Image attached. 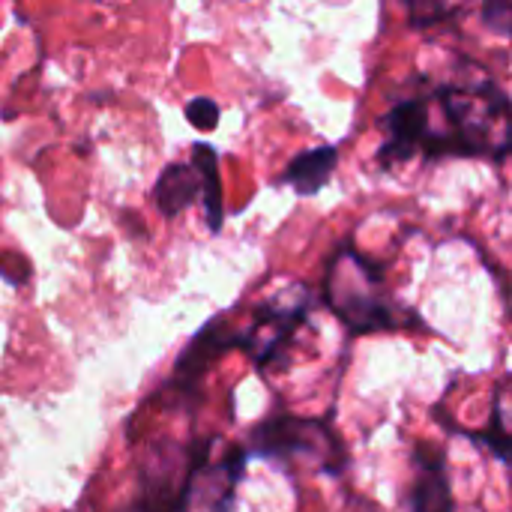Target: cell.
I'll return each instance as SVG.
<instances>
[{"instance_id":"cell-9","label":"cell","mask_w":512,"mask_h":512,"mask_svg":"<svg viewBox=\"0 0 512 512\" xmlns=\"http://www.w3.org/2000/svg\"><path fill=\"white\" fill-rule=\"evenodd\" d=\"M192 165L198 168L201 177V198H204V213L210 231L222 228L225 204H222V180H219V156L210 144H195L192 150Z\"/></svg>"},{"instance_id":"cell-2","label":"cell","mask_w":512,"mask_h":512,"mask_svg":"<svg viewBox=\"0 0 512 512\" xmlns=\"http://www.w3.org/2000/svg\"><path fill=\"white\" fill-rule=\"evenodd\" d=\"M324 303L357 336L396 330L408 321L387 297L381 270L351 246H342L327 264Z\"/></svg>"},{"instance_id":"cell-7","label":"cell","mask_w":512,"mask_h":512,"mask_svg":"<svg viewBox=\"0 0 512 512\" xmlns=\"http://www.w3.org/2000/svg\"><path fill=\"white\" fill-rule=\"evenodd\" d=\"M198 195H201V177L192 162L168 165L156 180V207L162 210V216H180Z\"/></svg>"},{"instance_id":"cell-6","label":"cell","mask_w":512,"mask_h":512,"mask_svg":"<svg viewBox=\"0 0 512 512\" xmlns=\"http://www.w3.org/2000/svg\"><path fill=\"white\" fill-rule=\"evenodd\" d=\"M336 162H339V150L336 147H312V150H303L285 168L282 183H288L297 195H315L333 177Z\"/></svg>"},{"instance_id":"cell-11","label":"cell","mask_w":512,"mask_h":512,"mask_svg":"<svg viewBox=\"0 0 512 512\" xmlns=\"http://www.w3.org/2000/svg\"><path fill=\"white\" fill-rule=\"evenodd\" d=\"M483 21L498 36L512 39V0H483Z\"/></svg>"},{"instance_id":"cell-5","label":"cell","mask_w":512,"mask_h":512,"mask_svg":"<svg viewBox=\"0 0 512 512\" xmlns=\"http://www.w3.org/2000/svg\"><path fill=\"white\" fill-rule=\"evenodd\" d=\"M453 489L444 468V453L420 444L414 450V486L408 495V512H453Z\"/></svg>"},{"instance_id":"cell-10","label":"cell","mask_w":512,"mask_h":512,"mask_svg":"<svg viewBox=\"0 0 512 512\" xmlns=\"http://www.w3.org/2000/svg\"><path fill=\"white\" fill-rule=\"evenodd\" d=\"M468 3L471 0H405V9H408V18L414 27H432V24L456 15Z\"/></svg>"},{"instance_id":"cell-3","label":"cell","mask_w":512,"mask_h":512,"mask_svg":"<svg viewBox=\"0 0 512 512\" xmlns=\"http://www.w3.org/2000/svg\"><path fill=\"white\" fill-rule=\"evenodd\" d=\"M249 453L276 459L291 468H309L315 474H342L348 453L336 432L324 420L312 417H270L255 426L249 438Z\"/></svg>"},{"instance_id":"cell-12","label":"cell","mask_w":512,"mask_h":512,"mask_svg":"<svg viewBox=\"0 0 512 512\" xmlns=\"http://www.w3.org/2000/svg\"><path fill=\"white\" fill-rule=\"evenodd\" d=\"M186 117L192 120V126L195 129H216V123H219V105L213 102V99H207V96H198V99H192L189 105H186Z\"/></svg>"},{"instance_id":"cell-1","label":"cell","mask_w":512,"mask_h":512,"mask_svg":"<svg viewBox=\"0 0 512 512\" xmlns=\"http://www.w3.org/2000/svg\"><path fill=\"white\" fill-rule=\"evenodd\" d=\"M384 165L414 156H483L512 150V102L492 81H453L426 96H408L381 117Z\"/></svg>"},{"instance_id":"cell-8","label":"cell","mask_w":512,"mask_h":512,"mask_svg":"<svg viewBox=\"0 0 512 512\" xmlns=\"http://www.w3.org/2000/svg\"><path fill=\"white\" fill-rule=\"evenodd\" d=\"M468 438L486 447L495 459L512 465V375L504 378V384L495 393L489 426L483 432H468Z\"/></svg>"},{"instance_id":"cell-4","label":"cell","mask_w":512,"mask_h":512,"mask_svg":"<svg viewBox=\"0 0 512 512\" xmlns=\"http://www.w3.org/2000/svg\"><path fill=\"white\" fill-rule=\"evenodd\" d=\"M309 309H312V294L303 285H291L255 309V318L237 345L252 357L258 369H267L291 342L297 327L306 321Z\"/></svg>"}]
</instances>
